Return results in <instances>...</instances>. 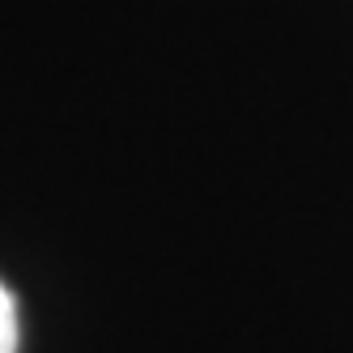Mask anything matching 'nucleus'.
Wrapping results in <instances>:
<instances>
[{
	"label": "nucleus",
	"instance_id": "nucleus-1",
	"mask_svg": "<svg viewBox=\"0 0 353 353\" xmlns=\"http://www.w3.org/2000/svg\"><path fill=\"white\" fill-rule=\"evenodd\" d=\"M0 353H17V302L0 285Z\"/></svg>",
	"mask_w": 353,
	"mask_h": 353
}]
</instances>
